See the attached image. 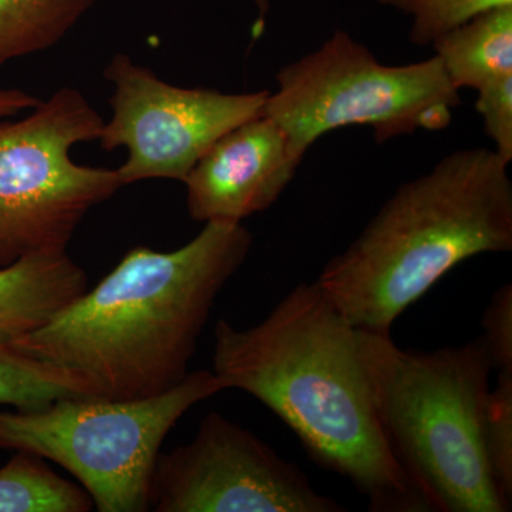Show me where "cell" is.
<instances>
[{
  "label": "cell",
  "instance_id": "e0dca14e",
  "mask_svg": "<svg viewBox=\"0 0 512 512\" xmlns=\"http://www.w3.org/2000/svg\"><path fill=\"white\" fill-rule=\"evenodd\" d=\"M485 406V446L495 480L512 498V367L498 369Z\"/></svg>",
  "mask_w": 512,
  "mask_h": 512
},
{
  "label": "cell",
  "instance_id": "2e32d148",
  "mask_svg": "<svg viewBox=\"0 0 512 512\" xmlns=\"http://www.w3.org/2000/svg\"><path fill=\"white\" fill-rule=\"evenodd\" d=\"M380 5L399 10L412 20L410 40L417 46L431 45L444 33L463 25L487 10L512 5V0H379Z\"/></svg>",
  "mask_w": 512,
  "mask_h": 512
},
{
  "label": "cell",
  "instance_id": "8fae6325",
  "mask_svg": "<svg viewBox=\"0 0 512 512\" xmlns=\"http://www.w3.org/2000/svg\"><path fill=\"white\" fill-rule=\"evenodd\" d=\"M86 271L67 251L26 256L0 268V333L32 332L87 291Z\"/></svg>",
  "mask_w": 512,
  "mask_h": 512
},
{
  "label": "cell",
  "instance_id": "3957f363",
  "mask_svg": "<svg viewBox=\"0 0 512 512\" xmlns=\"http://www.w3.org/2000/svg\"><path fill=\"white\" fill-rule=\"evenodd\" d=\"M511 249L508 163L491 148H464L400 185L316 282L353 326L390 335L451 269Z\"/></svg>",
  "mask_w": 512,
  "mask_h": 512
},
{
  "label": "cell",
  "instance_id": "ba28073f",
  "mask_svg": "<svg viewBox=\"0 0 512 512\" xmlns=\"http://www.w3.org/2000/svg\"><path fill=\"white\" fill-rule=\"evenodd\" d=\"M113 84L111 119L104 121L101 148L124 147L117 168L121 184L167 178L184 183L208 148L235 127L264 114L268 90L221 93L184 89L116 53L104 70Z\"/></svg>",
  "mask_w": 512,
  "mask_h": 512
},
{
  "label": "cell",
  "instance_id": "ac0fdd59",
  "mask_svg": "<svg viewBox=\"0 0 512 512\" xmlns=\"http://www.w3.org/2000/svg\"><path fill=\"white\" fill-rule=\"evenodd\" d=\"M476 110L493 150L505 163L512 161V76L478 90Z\"/></svg>",
  "mask_w": 512,
  "mask_h": 512
},
{
  "label": "cell",
  "instance_id": "ffe728a7",
  "mask_svg": "<svg viewBox=\"0 0 512 512\" xmlns=\"http://www.w3.org/2000/svg\"><path fill=\"white\" fill-rule=\"evenodd\" d=\"M40 101L23 90L0 89V117L18 116L22 111L35 109Z\"/></svg>",
  "mask_w": 512,
  "mask_h": 512
},
{
  "label": "cell",
  "instance_id": "d6986e66",
  "mask_svg": "<svg viewBox=\"0 0 512 512\" xmlns=\"http://www.w3.org/2000/svg\"><path fill=\"white\" fill-rule=\"evenodd\" d=\"M483 338L494 369L512 367V288L495 291L483 315Z\"/></svg>",
  "mask_w": 512,
  "mask_h": 512
},
{
  "label": "cell",
  "instance_id": "9c48e42d",
  "mask_svg": "<svg viewBox=\"0 0 512 512\" xmlns=\"http://www.w3.org/2000/svg\"><path fill=\"white\" fill-rule=\"evenodd\" d=\"M157 512H343L301 468L255 434L208 413L190 443L160 453L151 480Z\"/></svg>",
  "mask_w": 512,
  "mask_h": 512
},
{
  "label": "cell",
  "instance_id": "7c38bea8",
  "mask_svg": "<svg viewBox=\"0 0 512 512\" xmlns=\"http://www.w3.org/2000/svg\"><path fill=\"white\" fill-rule=\"evenodd\" d=\"M430 46L458 92L500 82L512 76V5L480 13Z\"/></svg>",
  "mask_w": 512,
  "mask_h": 512
},
{
  "label": "cell",
  "instance_id": "277c9868",
  "mask_svg": "<svg viewBox=\"0 0 512 512\" xmlns=\"http://www.w3.org/2000/svg\"><path fill=\"white\" fill-rule=\"evenodd\" d=\"M360 352L387 443L430 511H510L485 446L494 366L483 338L413 352L360 329Z\"/></svg>",
  "mask_w": 512,
  "mask_h": 512
},
{
  "label": "cell",
  "instance_id": "9a60e30c",
  "mask_svg": "<svg viewBox=\"0 0 512 512\" xmlns=\"http://www.w3.org/2000/svg\"><path fill=\"white\" fill-rule=\"evenodd\" d=\"M93 508L82 485L59 476L35 454L15 451L0 467V512H87Z\"/></svg>",
  "mask_w": 512,
  "mask_h": 512
},
{
  "label": "cell",
  "instance_id": "30bf717a",
  "mask_svg": "<svg viewBox=\"0 0 512 512\" xmlns=\"http://www.w3.org/2000/svg\"><path fill=\"white\" fill-rule=\"evenodd\" d=\"M302 158L268 116L218 138L187 180L188 214L194 221L242 222L271 208L286 190Z\"/></svg>",
  "mask_w": 512,
  "mask_h": 512
},
{
  "label": "cell",
  "instance_id": "5b68a950",
  "mask_svg": "<svg viewBox=\"0 0 512 512\" xmlns=\"http://www.w3.org/2000/svg\"><path fill=\"white\" fill-rule=\"evenodd\" d=\"M221 392L212 370H198L146 399L64 397L36 409L0 410V448L59 464L97 511H148L165 437L195 404Z\"/></svg>",
  "mask_w": 512,
  "mask_h": 512
},
{
  "label": "cell",
  "instance_id": "44dd1931",
  "mask_svg": "<svg viewBox=\"0 0 512 512\" xmlns=\"http://www.w3.org/2000/svg\"><path fill=\"white\" fill-rule=\"evenodd\" d=\"M254 2L258 6L259 15L254 23V28H252V36H254V39H258L261 33L264 32L266 13L269 10V0H254Z\"/></svg>",
  "mask_w": 512,
  "mask_h": 512
},
{
  "label": "cell",
  "instance_id": "8992f818",
  "mask_svg": "<svg viewBox=\"0 0 512 512\" xmlns=\"http://www.w3.org/2000/svg\"><path fill=\"white\" fill-rule=\"evenodd\" d=\"M276 84L264 114L284 130L302 160L320 137L339 128H373L377 143L444 130L461 103L436 55L387 66L343 30L282 67Z\"/></svg>",
  "mask_w": 512,
  "mask_h": 512
},
{
  "label": "cell",
  "instance_id": "7a4b0ae2",
  "mask_svg": "<svg viewBox=\"0 0 512 512\" xmlns=\"http://www.w3.org/2000/svg\"><path fill=\"white\" fill-rule=\"evenodd\" d=\"M251 247L242 222L208 221L175 251L133 248L92 291L10 339L23 352L86 377L99 399L168 392L190 373L215 301Z\"/></svg>",
  "mask_w": 512,
  "mask_h": 512
},
{
  "label": "cell",
  "instance_id": "5bb4252c",
  "mask_svg": "<svg viewBox=\"0 0 512 512\" xmlns=\"http://www.w3.org/2000/svg\"><path fill=\"white\" fill-rule=\"evenodd\" d=\"M64 397L99 399V394L86 377L23 352L0 333V406L36 409Z\"/></svg>",
  "mask_w": 512,
  "mask_h": 512
},
{
  "label": "cell",
  "instance_id": "4fadbf2b",
  "mask_svg": "<svg viewBox=\"0 0 512 512\" xmlns=\"http://www.w3.org/2000/svg\"><path fill=\"white\" fill-rule=\"evenodd\" d=\"M96 0H0V67L52 49Z\"/></svg>",
  "mask_w": 512,
  "mask_h": 512
},
{
  "label": "cell",
  "instance_id": "52a82bcc",
  "mask_svg": "<svg viewBox=\"0 0 512 512\" xmlns=\"http://www.w3.org/2000/svg\"><path fill=\"white\" fill-rule=\"evenodd\" d=\"M104 120L63 87L25 119L0 124V268L67 251L74 232L121 187L117 170L74 163L77 144L99 141Z\"/></svg>",
  "mask_w": 512,
  "mask_h": 512
},
{
  "label": "cell",
  "instance_id": "6da1fadb",
  "mask_svg": "<svg viewBox=\"0 0 512 512\" xmlns=\"http://www.w3.org/2000/svg\"><path fill=\"white\" fill-rule=\"evenodd\" d=\"M212 372L284 421L306 453L345 477L370 511H430L387 443L370 390L360 329L318 282L293 288L258 325L215 326Z\"/></svg>",
  "mask_w": 512,
  "mask_h": 512
}]
</instances>
